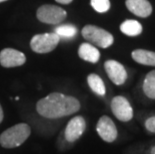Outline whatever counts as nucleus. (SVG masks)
Listing matches in <instances>:
<instances>
[{"mask_svg": "<svg viewBox=\"0 0 155 154\" xmlns=\"http://www.w3.org/2000/svg\"><path fill=\"white\" fill-rule=\"evenodd\" d=\"M80 109V102L73 96L54 92L42 98L36 104L39 115L49 119H57L71 115Z\"/></svg>", "mask_w": 155, "mask_h": 154, "instance_id": "nucleus-1", "label": "nucleus"}, {"mask_svg": "<svg viewBox=\"0 0 155 154\" xmlns=\"http://www.w3.org/2000/svg\"><path fill=\"white\" fill-rule=\"evenodd\" d=\"M31 133V128L26 123H19L3 131L0 135V145L4 148H15L23 144Z\"/></svg>", "mask_w": 155, "mask_h": 154, "instance_id": "nucleus-2", "label": "nucleus"}, {"mask_svg": "<svg viewBox=\"0 0 155 154\" xmlns=\"http://www.w3.org/2000/svg\"><path fill=\"white\" fill-rule=\"evenodd\" d=\"M81 33L88 43L100 48H108L114 42V38L110 32L95 25L84 26Z\"/></svg>", "mask_w": 155, "mask_h": 154, "instance_id": "nucleus-3", "label": "nucleus"}, {"mask_svg": "<svg viewBox=\"0 0 155 154\" xmlns=\"http://www.w3.org/2000/svg\"><path fill=\"white\" fill-rule=\"evenodd\" d=\"M67 13L63 8L56 5L45 4L40 6L36 12V17L46 24H60L66 18Z\"/></svg>", "mask_w": 155, "mask_h": 154, "instance_id": "nucleus-4", "label": "nucleus"}, {"mask_svg": "<svg viewBox=\"0 0 155 154\" xmlns=\"http://www.w3.org/2000/svg\"><path fill=\"white\" fill-rule=\"evenodd\" d=\"M60 41V37L55 33H44L34 35L31 38L30 47L36 53H48L54 50Z\"/></svg>", "mask_w": 155, "mask_h": 154, "instance_id": "nucleus-5", "label": "nucleus"}, {"mask_svg": "<svg viewBox=\"0 0 155 154\" xmlns=\"http://www.w3.org/2000/svg\"><path fill=\"white\" fill-rule=\"evenodd\" d=\"M111 110L115 117L123 122L132 119L133 109L129 101L123 96H115L111 101Z\"/></svg>", "mask_w": 155, "mask_h": 154, "instance_id": "nucleus-6", "label": "nucleus"}, {"mask_svg": "<svg viewBox=\"0 0 155 154\" xmlns=\"http://www.w3.org/2000/svg\"><path fill=\"white\" fill-rule=\"evenodd\" d=\"M24 53L13 48H4L0 52V64L5 68L21 66L25 63Z\"/></svg>", "mask_w": 155, "mask_h": 154, "instance_id": "nucleus-7", "label": "nucleus"}, {"mask_svg": "<svg viewBox=\"0 0 155 154\" xmlns=\"http://www.w3.org/2000/svg\"><path fill=\"white\" fill-rule=\"evenodd\" d=\"M105 71L109 79L116 85H122L127 79V71L125 67L115 60H107L104 63Z\"/></svg>", "mask_w": 155, "mask_h": 154, "instance_id": "nucleus-8", "label": "nucleus"}, {"mask_svg": "<svg viewBox=\"0 0 155 154\" xmlns=\"http://www.w3.org/2000/svg\"><path fill=\"white\" fill-rule=\"evenodd\" d=\"M86 128V122L82 116H75L68 122L64 130V138L68 142H74L83 134Z\"/></svg>", "mask_w": 155, "mask_h": 154, "instance_id": "nucleus-9", "label": "nucleus"}, {"mask_svg": "<svg viewBox=\"0 0 155 154\" xmlns=\"http://www.w3.org/2000/svg\"><path fill=\"white\" fill-rule=\"evenodd\" d=\"M96 131L104 141L113 142L117 138V129L114 122L108 116L100 117L96 125Z\"/></svg>", "mask_w": 155, "mask_h": 154, "instance_id": "nucleus-10", "label": "nucleus"}, {"mask_svg": "<svg viewBox=\"0 0 155 154\" xmlns=\"http://www.w3.org/2000/svg\"><path fill=\"white\" fill-rule=\"evenodd\" d=\"M127 9L138 17L146 18L152 13V6L148 0H126Z\"/></svg>", "mask_w": 155, "mask_h": 154, "instance_id": "nucleus-11", "label": "nucleus"}, {"mask_svg": "<svg viewBox=\"0 0 155 154\" xmlns=\"http://www.w3.org/2000/svg\"><path fill=\"white\" fill-rule=\"evenodd\" d=\"M78 55L81 59H83L90 63H97L100 58L99 50L90 43L85 42L82 43L78 48Z\"/></svg>", "mask_w": 155, "mask_h": 154, "instance_id": "nucleus-12", "label": "nucleus"}, {"mask_svg": "<svg viewBox=\"0 0 155 154\" xmlns=\"http://www.w3.org/2000/svg\"><path fill=\"white\" fill-rule=\"evenodd\" d=\"M133 60L137 63L147 65V66H155V52L145 50V49H136L131 53Z\"/></svg>", "mask_w": 155, "mask_h": 154, "instance_id": "nucleus-13", "label": "nucleus"}, {"mask_svg": "<svg viewBox=\"0 0 155 154\" xmlns=\"http://www.w3.org/2000/svg\"><path fill=\"white\" fill-rule=\"evenodd\" d=\"M120 30L123 34L127 36H137L140 35L142 32L143 28L139 22L136 20H125L124 22H122L120 25Z\"/></svg>", "mask_w": 155, "mask_h": 154, "instance_id": "nucleus-14", "label": "nucleus"}, {"mask_svg": "<svg viewBox=\"0 0 155 154\" xmlns=\"http://www.w3.org/2000/svg\"><path fill=\"white\" fill-rule=\"evenodd\" d=\"M87 83L89 87L91 88V90L97 95H99V96H104L105 93H106V88H105L103 80L97 74H89L87 77Z\"/></svg>", "mask_w": 155, "mask_h": 154, "instance_id": "nucleus-15", "label": "nucleus"}, {"mask_svg": "<svg viewBox=\"0 0 155 154\" xmlns=\"http://www.w3.org/2000/svg\"><path fill=\"white\" fill-rule=\"evenodd\" d=\"M143 92L150 99H155V70L150 71L143 81Z\"/></svg>", "mask_w": 155, "mask_h": 154, "instance_id": "nucleus-16", "label": "nucleus"}, {"mask_svg": "<svg viewBox=\"0 0 155 154\" xmlns=\"http://www.w3.org/2000/svg\"><path fill=\"white\" fill-rule=\"evenodd\" d=\"M54 32L60 38L63 37L65 39H70L76 35L77 28L72 24H64V25L57 26V27L55 28Z\"/></svg>", "mask_w": 155, "mask_h": 154, "instance_id": "nucleus-17", "label": "nucleus"}, {"mask_svg": "<svg viewBox=\"0 0 155 154\" xmlns=\"http://www.w3.org/2000/svg\"><path fill=\"white\" fill-rule=\"evenodd\" d=\"M90 4L94 10L97 11L98 13H105L110 8L109 0H91Z\"/></svg>", "mask_w": 155, "mask_h": 154, "instance_id": "nucleus-18", "label": "nucleus"}, {"mask_svg": "<svg viewBox=\"0 0 155 154\" xmlns=\"http://www.w3.org/2000/svg\"><path fill=\"white\" fill-rule=\"evenodd\" d=\"M145 127L148 131L155 133V116L150 117L145 121Z\"/></svg>", "mask_w": 155, "mask_h": 154, "instance_id": "nucleus-19", "label": "nucleus"}, {"mask_svg": "<svg viewBox=\"0 0 155 154\" xmlns=\"http://www.w3.org/2000/svg\"><path fill=\"white\" fill-rule=\"evenodd\" d=\"M58 3H61V4H69V3L72 2V0H56Z\"/></svg>", "mask_w": 155, "mask_h": 154, "instance_id": "nucleus-20", "label": "nucleus"}, {"mask_svg": "<svg viewBox=\"0 0 155 154\" xmlns=\"http://www.w3.org/2000/svg\"><path fill=\"white\" fill-rule=\"evenodd\" d=\"M3 120V110H2V107L0 105V123L2 122Z\"/></svg>", "mask_w": 155, "mask_h": 154, "instance_id": "nucleus-21", "label": "nucleus"}, {"mask_svg": "<svg viewBox=\"0 0 155 154\" xmlns=\"http://www.w3.org/2000/svg\"><path fill=\"white\" fill-rule=\"evenodd\" d=\"M151 154H155V146H153L152 148H151V151H150Z\"/></svg>", "mask_w": 155, "mask_h": 154, "instance_id": "nucleus-22", "label": "nucleus"}, {"mask_svg": "<svg viewBox=\"0 0 155 154\" xmlns=\"http://www.w3.org/2000/svg\"><path fill=\"white\" fill-rule=\"evenodd\" d=\"M4 1H7V0H0V2H4Z\"/></svg>", "mask_w": 155, "mask_h": 154, "instance_id": "nucleus-23", "label": "nucleus"}]
</instances>
